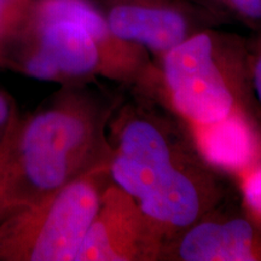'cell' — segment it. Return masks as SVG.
I'll return each mask as SVG.
<instances>
[{
    "label": "cell",
    "instance_id": "cell-1",
    "mask_svg": "<svg viewBox=\"0 0 261 261\" xmlns=\"http://www.w3.org/2000/svg\"><path fill=\"white\" fill-rule=\"evenodd\" d=\"M107 128L110 180L135 200L165 243L215 210L223 191L213 168L171 122L125 106Z\"/></svg>",
    "mask_w": 261,
    "mask_h": 261
},
{
    "label": "cell",
    "instance_id": "cell-2",
    "mask_svg": "<svg viewBox=\"0 0 261 261\" xmlns=\"http://www.w3.org/2000/svg\"><path fill=\"white\" fill-rule=\"evenodd\" d=\"M113 108L69 85L25 119L3 152V197L10 213L37 203L109 158Z\"/></svg>",
    "mask_w": 261,
    "mask_h": 261
},
{
    "label": "cell",
    "instance_id": "cell-3",
    "mask_svg": "<svg viewBox=\"0 0 261 261\" xmlns=\"http://www.w3.org/2000/svg\"><path fill=\"white\" fill-rule=\"evenodd\" d=\"M159 58V69L150 65L139 83L158 80L165 102L187 126L244 110L242 57L226 37L197 31Z\"/></svg>",
    "mask_w": 261,
    "mask_h": 261
},
{
    "label": "cell",
    "instance_id": "cell-4",
    "mask_svg": "<svg viewBox=\"0 0 261 261\" xmlns=\"http://www.w3.org/2000/svg\"><path fill=\"white\" fill-rule=\"evenodd\" d=\"M110 182L108 159L0 221V261H75Z\"/></svg>",
    "mask_w": 261,
    "mask_h": 261
},
{
    "label": "cell",
    "instance_id": "cell-5",
    "mask_svg": "<svg viewBox=\"0 0 261 261\" xmlns=\"http://www.w3.org/2000/svg\"><path fill=\"white\" fill-rule=\"evenodd\" d=\"M22 47L8 64L41 81L77 85L94 76L114 80L106 55L92 34L69 19L24 21L12 40Z\"/></svg>",
    "mask_w": 261,
    "mask_h": 261
},
{
    "label": "cell",
    "instance_id": "cell-6",
    "mask_svg": "<svg viewBox=\"0 0 261 261\" xmlns=\"http://www.w3.org/2000/svg\"><path fill=\"white\" fill-rule=\"evenodd\" d=\"M163 244L135 200L110 180L75 261L160 260Z\"/></svg>",
    "mask_w": 261,
    "mask_h": 261
},
{
    "label": "cell",
    "instance_id": "cell-7",
    "mask_svg": "<svg viewBox=\"0 0 261 261\" xmlns=\"http://www.w3.org/2000/svg\"><path fill=\"white\" fill-rule=\"evenodd\" d=\"M104 16L117 39L158 57L197 32L194 15L173 0H110Z\"/></svg>",
    "mask_w": 261,
    "mask_h": 261
},
{
    "label": "cell",
    "instance_id": "cell-8",
    "mask_svg": "<svg viewBox=\"0 0 261 261\" xmlns=\"http://www.w3.org/2000/svg\"><path fill=\"white\" fill-rule=\"evenodd\" d=\"M160 260H261V228L247 218L211 212L163 244Z\"/></svg>",
    "mask_w": 261,
    "mask_h": 261
},
{
    "label": "cell",
    "instance_id": "cell-9",
    "mask_svg": "<svg viewBox=\"0 0 261 261\" xmlns=\"http://www.w3.org/2000/svg\"><path fill=\"white\" fill-rule=\"evenodd\" d=\"M51 19H69L83 24L102 47L114 81L138 84L151 65L148 52L113 34L104 12L90 0H32L24 21Z\"/></svg>",
    "mask_w": 261,
    "mask_h": 261
},
{
    "label": "cell",
    "instance_id": "cell-10",
    "mask_svg": "<svg viewBox=\"0 0 261 261\" xmlns=\"http://www.w3.org/2000/svg\"><path fill=\"white\" fill-rule=\"evenodd\" d=\"M187 127L196 151L213 169L237 177L261 162V142L246 110L219 121Z\"/></svg>",
    "mask_w": 261,
    "mask_h": 261
},
{
    "label": "cell",
    "instance_id": "cell-11",
    "mask_svg": "<svg viewBox=\"0 0 261 261\" xmlns=\"http://www.w3.org/2000/svg\"><path fill=\"white\" fill-rule=\"evenodd\" d=\"M249 219L261 228V162L237 175Z\"/></svg>",
    "mask_w": 261,
    "mask_h": 261
},
{
    "label": "cell",
    "instance_id": "cell-12",
    "mask_svg": "<svg viewBox=\"0 0 261 261\" xmlns=\"http://www.w3.org/2000/svg\"><path fill=\"white\" fill-rule=\"evenodd\" d=\"M19 119L15 100L0 87V151L9 144Z\"/></svg>",
    "mask_w": 261,
    "mask_h": 261
},
{
    "label": "cell",
    "instance_id": "cell-13",
    "mask_svg": "<svg viewBox=\"0 0 261 261\" xmlns=\"http://www.w3.org/2000/svg\"><path fill=\"white\" fill-rule=\"evenodd\" d=\"M213 2L246 21H261V0H213Z\"/></svg>",
    "mask_w": 261,
    "mask_h": 261
},
{
    "label": "cell",
    "instance_id": "cell-14",
    "mask_svg": "<svg viewBox=\"0 0 261 261\" xmlns=\"http://www.w3.org/2000/svg\"><path fill=\"white\" fill-rule=\"evenodd\" d=\"M252 76H253L254 90H255L256 96L259 98L261 103V54L257 56V58L255 60V63L253 65Z\"/></svg>",
    "mask_w": 261,
    "mask_h": 261
},
{
    "label": "cell",
    "instance_id": "cell-15",
    "mask_svg": "<svg viewBox=\"0 0 261 261\" xmlns=\"http://www.w3.org/2000/svg\"><path fill=\"white\" fill-rule=\"evenodd\" d=\"M0 2L16 10V11L21 12V14L27 15L29 4L32 3V0H0Z\"/></svg>",
    "mask_w": 261,
    "mask_h": 261
},
{
    "label": "cell",
    "instance_id": "cell-16",
    "mask_svg": "<svg viewBox=\"0 0 261 261\" xmlns=\"http://www.w3.org/2000/svg\"><path fill=\"white\" fill-rule=\"evenodd\" d=\"M3 152H4V149L0 151V221H2L6 215L10 214V212L6 207L4 197H3V188H2V160H3Z\"/></svg>",
    "mask_w": 261,
    "mask_h": 261
},
{
    "label": "cell",
    "instance_id": "cell-17",
    "mask_svg": "<svg viewBox=\"0 0 261 261\" xmlns=\"http://www.w3.org/2000/svg\"><path fill=\"white\" fill-rule=\"evenodd\" d=\"M0 65H4V46L0 42Z\"/></svg>",
    "mask_w": 261,
    "mask_h": 261
}]
</instances>
